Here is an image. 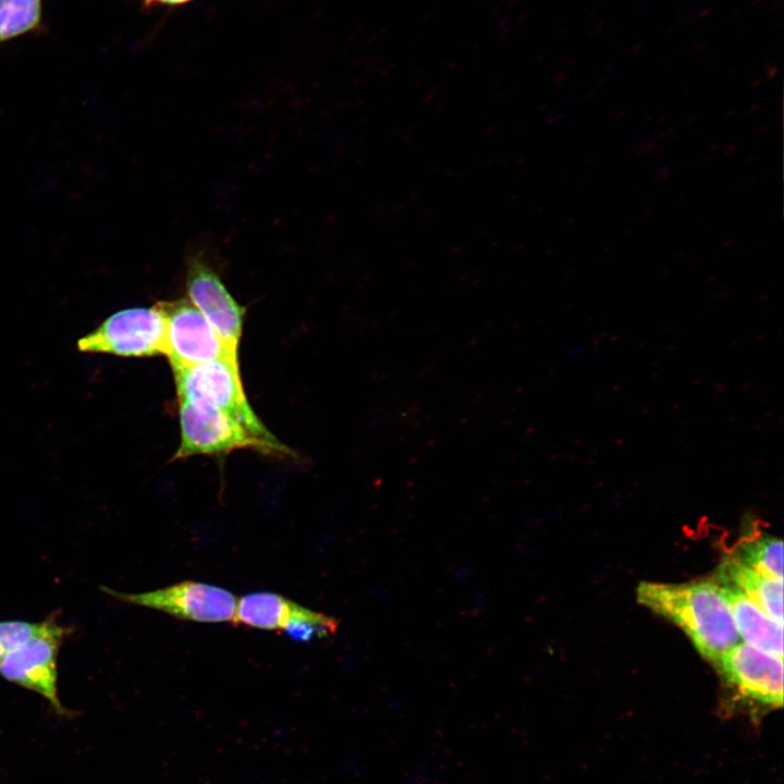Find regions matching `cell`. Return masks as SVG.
I'll use <instances>...</instances> for the list:
<instances>
[{
  "label": "cell",
  "mask_w": 784,
  "mask_h": 784,
  "mask_svg": "<svg viewBox=\"0 0 784 784\" xmlns=\"http://www.w3.org/2000/svg\"><path fill=\"white\" fill-rule=\"evenodd\" d=\"M77 350L87 354L151 357L166 353V317L157 302L113 313L79 338Z\"/></svg>",
  "instance_id": "cell-4"
},
{
  "label": "cell",
  "mask_w": 784,
  "mask_h": 784,
  "mask_svg": "<svg viewBox=\"0 0 784 784\" xmlns=\"http://www.w3.org/2000/svg\"><path fill=\"white\" fill-rule=\"evenodd\" d=\"M637 600L679 626L698 652L715 663L739 642L730 608L716 581L641 583Z\"/></svg>",
  "instance_id": "cell-1"
},
{
  "label": "cell",
  "mask_w": 784,
  "mask_h": 784,
  "mask_svg": "<svg viewBox=\"0 0 784 784\" xmlns=\"http://www.w3.org/2000/svg\"><path fill=\"white\" fill-rule=\"evenodd\" d=\"M234 625L274 630L280 629L295 641L307 642L335 632L339 621L305 608L273 592L248 593L237 600L232 620Z\"/></svg>",
  "instance_id": "cell-7"
},
{
  "label": "cell",
  "mask_w": 784,
  "mask_h": 784,
  "mask_svg": "<svg viewBox=\"0 0 784 784\" xmlns=\"http://www.w3.org/2000/svg\"><path fill=\"white\" fill-rule=\"evenodd\" d=\"M44 0H0V46L28 34H42Z\"/></svg>",
  "instance_id": "cell-13"
},
{
  "label": "cell",
  "mask_w": 784,
  "mask_h": 784,
  "mask_svg": "<svg viewBox=\"0 0 784 784\" xmlns=\"http://www.w3.org/2000/svg\"><path fill=\"white\" fill-rule=\"evenodd\" d=\"M70 633V628L51 615L0 663V675L4 679L38 693L61 716H70L71 711L59 699L57 661L62 641Z\"/></svg>",
  "instance_id": "cell-5"
},
{
  "label": "cell",
  "mask_w": 784,
  "mask_h": 784,
  "mask_svg": "<svg viewBox=\"0 0 784 784\" xmlns=\"http://www.w3.org/2000/svg\"><path fill=\"white\" fill-rule=\"evenodd\" d=\"M40 626L41 622H0V663L12 650L32 637L40 628Z\"/></svg>",
  "instance_id": "cell-15"
},
{
  "label": "cell",
  "mask_w": 784,
  "mask_h": 784,
  "mask_svg": "<svg viewBox=\"0 0 784 784\" xmlns=\"http://www.w3.org/2000/svg\"><path fill=\"white\" fill-rule=\"evenodd\" d=\"M185 289L187 299L211 324L229 353L237 358L245 307L234 299L218 273L199 254L186 260Z\"/></svg>",
  "instance_id": "cell-9"
},
{
  "label": "cell",
  "mask_w": 784,
  "mask_h": 784,
  "mask_svg": "<svg viewBox=\"0 0 784 784\" xmlns=\"http://www.w3.org/2000/svg\"><path fill=\"white\" fill-rule=\"evenodd\" d=\"M145 7H155V5H180L187 3L193 0H140Z\"/></svg>",
  "instance_id": "cell-16"
},
{
  "label": "cell",
  "mask_w": 784,
  "mask_h": 784,
  "mask_svg": "<svg viewBox=\"0 0 784 784\" xmlns=\"http://www.w3.org/2000/svg\"><path fill=\"white\" fill-rule=\"evenodd\" d=\"M718 581L736 587L783 624V579L765 576L730 556L718 568Z\"/></svg>",
  "instance_id": "cell-12"
},
{
  "label": "cell",
  "mask_w": 784,
  "mask_h": 784,
  "mask_svg": "<svg viewBox=\"0 0 784 784\" xmlns=\"http://www.w3.org/2000/svg\"><path fill=\"white\" fill-rule=\"evenodd\" d=\"M166 317V353L172 369L219 359L238 363L211 324L187 299L158 302Z\"/></svg>",
  "instance_id": "cell-8"
},
{
  "label": "cell",
  "mask_w": 784,
  "mask_h": 784,
  "mask_svg": "<svg viewBox=\"0 0 784 784\" xmlns=\"http://www.w3.org/2000/svg\"><path fill=\"white\" fill-rule=\"evenodd\" d=\"M179 401L225 413L254 434L275 440L253 411L245 395L238 363L219 359L173 369Z\"/></svg>",
  "instance_id": "cell-2"
},
{
  "label": "cell",
  "mask_w": 784,
  "mask_h": 784,
  "mask_svg": "<svg viewBox=\"0 0 784 784\" xmlns=\"http://www.w3.org/2000/svg\"><path fill=\"white\" fill-rule=\"evenodd\" d=\"M731 558L765 576L783 579V543L781 539L763 536L744 540Z\"/></svg>",
  "instance_id": "cell-14"
},
{
  "label": "cell",
  "mask_w": 784,
  "mask_h": 784,
  "mask_svg": "<svg viewBox=\"0 0 784 784\" xmlns=\"http://www.w3.org/2000/svg\"><path fill=\"white\" fill-rule=\"evenodd\" d=\"M181 441L173 460L195 455H219L235 450H254L268 455H291L278 439L268 440L249 431L232 416L179 401Z\"/></svg>",
  "instance_id": "cell-3"
},
{
  "label": "cell",
  "mask_w": 784,
  "mask_h": 784,
  "mask_svg": "<svg viewBox=\"0 0 784 784\" xmlns=\"http://www.w3.org/2000/svg\"><path fill=\"white\" fill-rule=\"evenodd\" d=\"M733 616L737 633L746 644L783 659V624L772 618L736 587L718 581Z\"/></svg>",
  "instance_id": "cell-11"
},
{
  "label": "cell",
  "mask_w": 784,
  "mask_h": 784,
  "mask_svg": "<svg viewBox=\"0 0 784 784\" xmlns=\"http://www.w3.org/2000/svg\"><path fill=\"white\" fill-rule=\"evenodd\" d=\"M722 677L743 697L767 707L783 703V659L737 642L715 663Z\"/></svg>",
  "instance_id": "cell-10"
},
{
  "label": "cell",
  "mask_w": 784,
  "mask_h": 784,
  "mask_svg": "<svg viewBox=\"0 0 784 784\" xmlns=\"http://www.w3.org/2000/svg\"><path fill=\"white\" fill-rule=\"evenodd\" d=\"M100 589L123 602L199 623L232 621L237 603V599L229 590L193 580L140 593L119 592L103 586Z\"/></svg>",
  "instance_id": "cell-6"
}]
</instances>
